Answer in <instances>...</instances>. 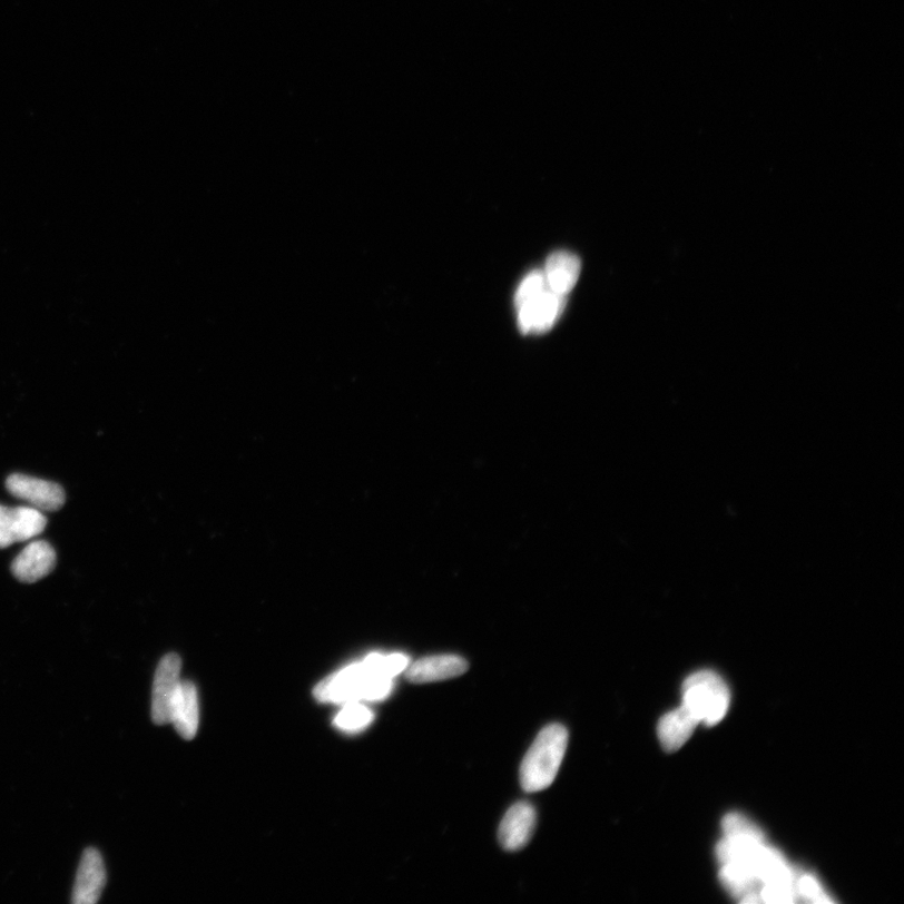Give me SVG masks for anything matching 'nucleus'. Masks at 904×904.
Listing matches in <instances>:
<instances>
[{"label":"nucleus","mask_w":904,"mask_h":904,"mask_svg":"<svg viewBox=\"0 0 904 904\" xmlns=\"http://www.w3.org/2000/svg\"><path fill=\"white\" fill-rule=\"evenodd\" d=\"M566 296L550 289L518 308V324L523 333H544L552 328L566 308Z\"/></svg>","instance_id":"0eeeda50"},{"label":"nucleus","mask_w":904,"mask_h":904,"mask_svg":"<svg viewBox=\"0 0 904 904\" xmlns=\"http://www.w3.org/2000/svg\"><path fill=\"white\" fill-rule=\"evenodd\" d=\"M549 289L547 286L546 277L543 272H532L527 275L515 293V307H522L529 301L538 297L539 294H542L544 291Z\"/></svg>","instance_id":"f3484780"},{"label":"nucleus","mask_w":904,"mask_h":904,"mask_svg":"<svg viewBox=\"0 0 904 904\" xmlns=\"http://www.w3.org/2000/svg\"><path fill=\"white\" fill-rule=\"evenodd\" d=\"M170 723L181 738L191 740L199 727L198 691L190 681H181L176 691L170 710Z\"/></svg>","instance_id":"f8f14e48"},{"label":"nucleus","mask_w":904,"mask_h":904,"mask_svg":"<svg viewBox=\"0 0 904 904\" xmlns=\"http://www.w3.org/2000/svg\"><path fill=\"white\" fill-rule=\"evenodd\" d=\"M581 269V261L572 253L557 252L550 255L543 272L548 288L567 296L574 288Z\"/></svg>","instance_id":"ddd939ff"},{"label":"nucleus","mask_w":904,"mask_h":904,"mask_svg":"<svg viewBox=\"0 0 904 904\" xmlns=\"http://www.w3.org/2000/svg\"><path fill=\"white\" fill-rule=\"evenodd\" d=\"M181 660L176 654L166 655L157 666L153 689V720L156 725L170 723L171 704L180 685Z\"/></svg>","instance_id":"423d86ee"},{"label":"nucleus","mask_w":904,"mask_h":904,"mask_svg":"<svg viewBox=\"0 0 904 904\" xmlns=\"http://www.w3.org/2000/svg\"><path fill=\"white\" fill-rule=\"evenodd\" d=\"M6 485L9 493L27 501L39 512H57L65 505V490L52 481L13 474L7 479Z\"/></svg>","instance_id":"20e7f679"},{"label":"nucleus","mask_w":904,"mask_h":904,"mask_svg":"<svg viewBox=\"0 0 904 904\" xmlns=\"http://www.w3.org/2000/svg\"><path fill=\"white\" fill-rule=\"evenodd\" d=\"M723 828L729 838H764V833L756 825L738 813L726 815Z\"/></svg>","instance_id":"dca6fc26"},{"label":"nucleus","mask_w":904,"mask_h":904,"mask_svg":"<svg viewBox=\"0 0 904 904\" xmlns=\"http://www.w3.org/2000/svg\"><path fill=\"white\" fill-rule=\"evenodd\" d=\"M392 690L393 678L381 675L366 657L320 682L314 697L330 704L372 702L387 699Z\"/></svg>","instance_id":"f257e3e1"},{"label":"nucleus","mask_w":904,"mask_h":904,"mask_svg":"<svg viewBox=\"0 0 904 904\" xmlns=\"http://www.w3.org/2000/svg\"><path fill=\"white\" fill-rule=\"evenodd\" d=\"M106 884V868L100 852L90 848L83 853L73 888L75 904H95L101 898Z\"/></svg>","instance_id":"9d476101"},{"label":"nucleus","mask_w":904,"mask_h":904,"mask_svg":"<svg viewBox=\"0 0 904 904\" xmlns=\"http://www.w3.org/2000/svg\"><path fill=\"white\" fill-rule=\"evenodd\" d=\"M46 527L47 518L32 507L0 505V549L27 542L43 533Z\"/></svg>","instance_id":"39448f33"},{"label":"nucleus","mask_w":904,"mask_h":904,"mask_svg":"<svg viewBox=\"0 0 904 904\" xmlns=\"http://www.w3.org/2000/svg\"><path fill=\"white\" fill-rule=\"evenodd\" d=\"M469 670L463 657L444 655L421 658L406 668L407 680L414 684H428L459 677Z\"/></svg>","instance_id":"9b49d317"},{"label":"nucleus","mask_w":904,"mask_h":904,"mask_svg":"<svg viewBox=\"0 0 904 904\" xmlns=\"http://www.w3.org/2000/svg\"><path fill=\"white\" fill-rule=\"evenodd\" d=\"M57 563L56 550L46 542L37 540L28 544L12 563V572L18 581L36 583L51 574Z\"/></svg>","instance_id":"6e6552de"},{"label":"nucleus","mask_w":904,"mask_h":904,"mask_svg":"<svg viewBox=\"0 0 904 904\" xmlns=\"http://www.w3.org/2000/svg\"><path fill=\"white\" fill-rule=\"evenodd\" d=\"M568 746L564 726L552 724L537 736L520 768V783L528 793L549 788L557 778Z\"/></svg>","instance_id":"f03ea898"},{"label":"nucleus","mask_w":904,"mask_h":904,"mask_svg":"<svg viewBox=\"0 0 904 904\" xmlns=\"http://www.w3.org/2000/svg\"><path fill=\"white\" fill-rule=\"evenodd\" d=\"M535 809L529 803L522 802L508 810L499 828L501 847L515 852L525 847L533 837L535 829Z\"/></svg>","instance_id":"1a4fd4ad"},{"label":"nucleus","mask_w":904,"mask_h":904,"mask_svg":"<svg viewBox=\"0 0 904 904\" xmlns=\"http://www.w3.org/2000/svg\"><path fill=\"white\" fill-rule=\"evenodd\" d=\"M697 725L699 721L684 706L666 714L657 727L662 748L667 751L681 749L691 738Z\"/></svg>","instance_id":"4468645a"},{"label":"nucleus","mask_w":904,"mask_h":904,"mask_svg":"<svg viewBox=\"0 0 904 904\" xmlns=\"http://www.w3.org/2000/svg\"><path fill=\"white\" fill-rule=\"evenodd\" d=\"M373 717H375V715H373L367 706L362 705V702H350L345 704V707H343L336 719H334V725L343 731L357 733L365 730L373 721Z\"/></svg>","instance_id":"2eb2a0df"},{"label":"nucleus","mask_w":904,"mask_h":904,"mask_svg":"<svg viewBox=\"0 0 904 904\" xmlns=\"http://www.w3.org/2000/svg\"><path fill=\"white\" fill-rule=\"evenodd\" d=\"M795 890H797L798 898L812 903H832L833 900L822 888L821 883L815 880L810 874H800L795 881Z\"/></svg>","instance_id":"a211bd4d"},{"label":"nucleus","mask_w":904,"mask_h":904,"mask_svg":"<svg viewBox=\"0 0 904 904\" xmlns=\"http://www.w3.org/2000/svg\"><path fill=\"white\" fill-rule=\"evenodd\" d=\"M684 707L699 724H719L729 711L731 695L724 678L702 670L686 678L682 687Z\"/></svg>","instance_id":"7ed1b4c3"}]
</instances>
